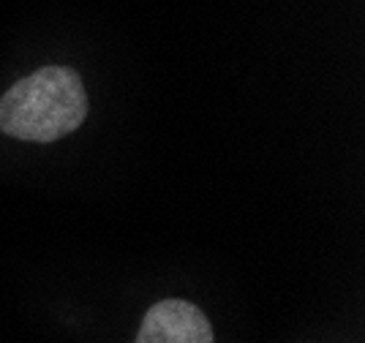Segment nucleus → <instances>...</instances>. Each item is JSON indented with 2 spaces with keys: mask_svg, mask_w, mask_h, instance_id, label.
<instances>
[{
  "mask_svg": "<svg viewBox=\"0 0 365 343\" xmlns=\"http://www.w3.org/2000/svg\"><path fill=\"white\" fill-rule=\"evenodd\" d=\"M88 118V93L76 71L44 66L0 98V131L22 142H55Z\"/></svg>",
  "mask_w": 365,
  "mask_h": 343,
  "instance_id": "nucleus-1",
  "label": "nucleus"
},
{
  "mask_svg": "<svg viewBox=\"0 0 365 343\" xmlns=\"http://www.w3.org/2000/svg\"><path fill=\"white\" fill-rule=\"evenodd\" d=\"M137 343H215L213 327L197 305L161 300L142 319Z\"/></svg>",
  "mask_w": 365,
  "mask_h": 343,
  "instance_id": "nucleus-2",
  "label": "nucleus"
}]
</instances>
